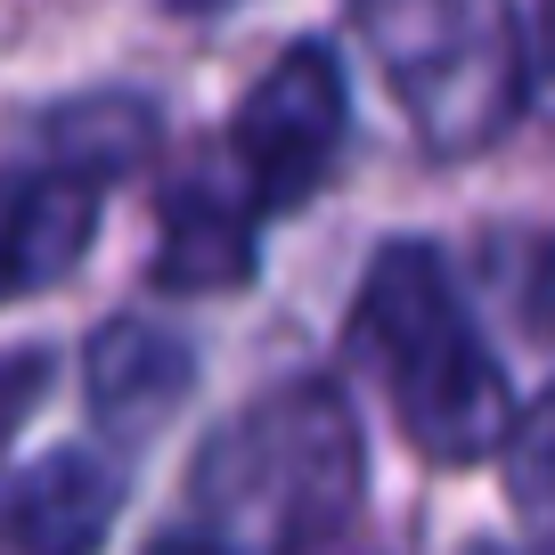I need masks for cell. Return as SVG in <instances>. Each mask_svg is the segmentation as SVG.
Segmentation results:
<instances>
[{
  "label": "cell",
  "mask_w": 555,
  "mask_h": 555,
  "mask_svg": "<svg viewBox=\"0 0 555 555\" xmlns=\"http://www.w3.org/2000/svg\"><path fill=\"white\" fill-rule=\"evenodd\" d=\"M506 490H515L522 522H539V531H555V392L539 400L531 416H515L506 425Z\"/></svg>",
  "instance_id": "9c48e42d"
},
{
  "label": "cell",
  "mask_w": 555,
  "mask_h": 555,
  "mask_svg": "<svg viewBox=\"0 0 555 555\" xmlns=\"http://www.w3.org/2000/svg\"><path fill=\"white\" fill-rule=\"evenodd\" d=\"M99 237V172L82 164H34L0 172V302L66 286Z\"/></svg>",
  "instance_id": "5b68a950"
},
{
  "label": "cell",
  "mask_w": 555,
  "mask_h": 555,
  "mask_svg": "<svg viewBox=\"0 0 555 555\" xmlns=\"http://www.w3.org/2000/svg\"><path fill=\"white\" fill-rule=\"evenodd\" d=\"M474 555H499V547H474Z\"/></svg>",
  "instance_id": "7c38bea8"
},
{
  "label": "cell",
  "mask_w": 555,
  "mask_h": 555,
  "mask_svg": "<svg viewBox=\"0 0 555 555\" xmlns=\"http://www.w3.org/2000/svg\"><path fill=\"white\" fill-rule=\"evenodd\" d=\"M351 139V90L327 41H295L278 50L270 74L245 90L237 122H229V156H237V196L254 205V221L311 205L335 180Z\"/></svg>",
  "instance_id": "277c9868"
},
{
  "label": "cell",
  "mask_w": 555,
  "mask_h": 555,
  "mask_svg": "<svg viewBox=\"0 0 555 555\" xmlns=\"http://www.w3.org/2000/svg\"><path fill=\"white\" fill-rule=\"evenodd\" d=\"M360 416L335 384H286L205 441L189 474L196 531L229 555H311L360 506Z\"/></svg>",
  "instance_id": "7a4b0ae2"
},
{
  "label": "cell",
  "mask_w": 555,
  "mask_h": 555,
  "mask_svg": "<svg viewBox=\"0 0 555 555\" xmlns=\"http://www.w3.org/2000/svg\"><path fill=\"white\" fill-rule=\"evenodd\" d=\"M351 344L376 367L400 434L434 457V466L499 457L506 425H515L506 367L490 360L482 327H474L450 261H441L434 245L400 237V245H384V254L367 261L360 302H351Z\"/></svg>",
  "instance_id": "6da1fadb"
},
{
  "label": "cell",
  "mask_w": 555,
  "mask_h": 555,
  "mask_svg": "<svg viewBox=\"0 0 555 555\" xmlns=\"http://www.w3.org/2000/svg\"><path fill=\"white\" fill-rule=\"evenodd\" d=\"M147 555H229V547H221V539H205V531L189 522V531H164V539H156Z\"/></svg>",
  "instance_id": "8fae6325"
},
{
  "label": "cell",
  "mask_w": 555,
  "mask_h": 555,
  "mask_svg": "<svg viewBox=\"0 0 555 555\" xmlns=\"http://www.w3.org/2000/svg\"><path fill=\"white\" fill-rule=\"evenodd\" d=\"M189 376H196L189 344L147 327V319H115V327H99V344H90V409H99L106 425H122V434H147V425L189 392Z\"/></svg>",
  "instance_id": "ba28073f"
},
{
  "label": "cell",
  "mask_w": 555,
  "mask_h": 555,
  "mask_svg": "<svg viewBox=\"0 0 555 555\" xmlns=\"http://www.w3.org/2000/svg\"><path fill=\"white\" fill-rule=\"evenodd\" d=\"M254 278V205L237 189H189L164 205V237H156V286L180 295H212V286H245Z\"/></svg>",
  "instance_id": "52a82bcc"
},
{
  "label": "cell",
  "mask_w": 555,
  "mask_h": 555,
  "mask_svg": "<svg viewBox=\"0 0 555 555\" xmlns=\"http://www.w3.org/2000/svg\"><path fill=\"white\" fill-rule=\"evenodd\" d=\"M360 34L425 147L474 156L522 99V34L506 0H360Z\"/></svg>",
  "instance_id": "3957f363"
},
{
  "label": "cell",
  "mask_w": 555,
  "mask_h": 555,
  "mask_svg": "<svg viewBox=\"0 0 555 555\" xmlns=\"http://www.w3.org/2000/svg\"><path fill=\"white\" fill-rule=\"evenodd\" d=\"M122 515V466L99 450H50L9 490V539L25 555H99V539Z\"/></svg>",
  "instance_id": "8992f818"
},
{
  "label": "cell",
  "mask_w": 555,
  "mask_h": 555,
  "mask_svg": "<svg viewBox=\"0 0 555 555\" xmlns=\"http://www.w3.org/2000/svg\"><path fill=\"white\" fill-rule=\"evenodd\" d=\"M41 384H50V360H34V351H25V360H0V441L17 434V416L34 409Z\"/></svg>",
  "instance_id": "30bf717a"
}]
</instances>
